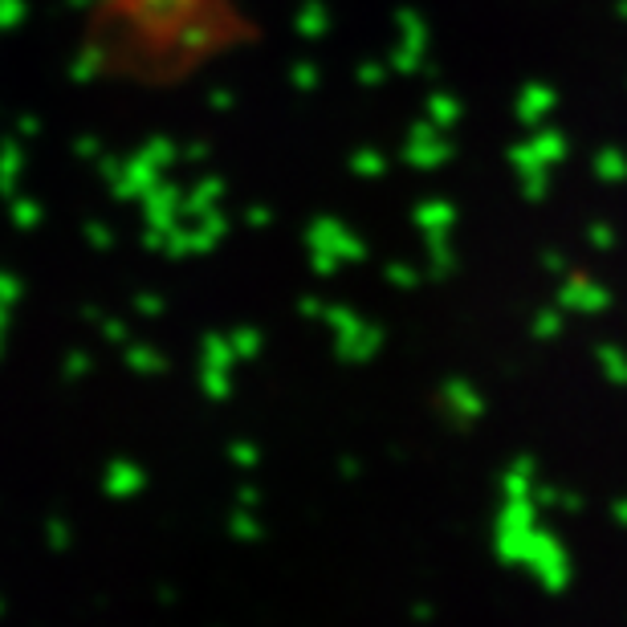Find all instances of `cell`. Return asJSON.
Returning <instances> with one entry per match:
<instances>
[{"label": "cell", "mask_w": 627, "mask_h": 627, "mask_svg": "<svg viewBox=\"0 0 627 627\" xmlns=\"http://www.w3.org/2000/svg\"><path fill=\"white\" fill-rule=\"evenodd\" d=\"M253 37L241 0H107L98 13V53L138 86L188 82Z\"/></svg>", "instance_id": "obj_1"}]
</instances>
